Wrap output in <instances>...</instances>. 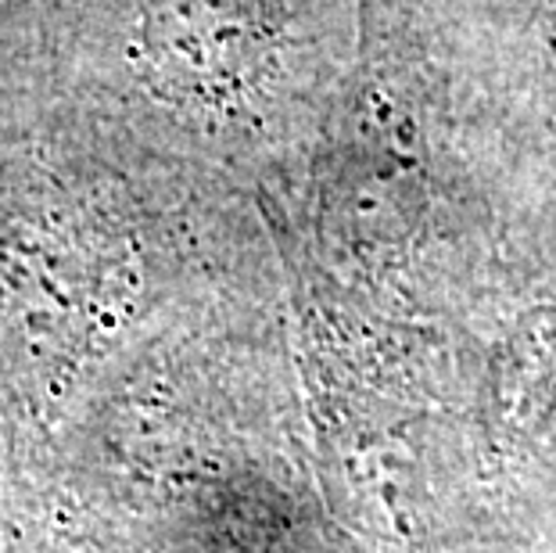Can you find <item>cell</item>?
Instances as JSON below:
<instances>
[{
	"label": "cell",
	"instance_id": "7a4b0ae2",
	"mask_svg": "<svg viewBox=\"0 0 556 553\" xmlns=\"http://www.w3.org/2000/svg\"><path fill=\"white\" fill-rule=\"evenodd\" d=\"M556 410V310L542 305L520 316L492 352L484 381V420L495 442L525 445Z\"/></svg>",
	"mask_w": 556,
	"mask_h": 553
},
{
	"label": "cell",
	"instance_id": "6da1fadb",
	"mask_svg": "<svg viewBox=\"0 0 556 553\" xmlns=\"http://www.w3.org/2000/svg\"><path fill=\"white\" fill-rule=\"evenodd\" d=\"M363 33L366 0H51L15 104L219 184L299 180Z\"/></svg>",
	"mask_w": 556,
	"mask_h": 553
}]
</instances>
